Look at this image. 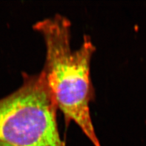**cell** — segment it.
<instances>
[{
	"instance_id": "cell-2",
	"label": "cell",
	"mask_w": 146,
	"mask_h": 146,
	"mask_svg": "<svg viewBox=\"0 0 146 146\" xmlns=\"http://www.w3.org/2000/svg\"><path fill=\"white\" fill-rule=\"evenodd\" d=\"M57 105L44 75L23 74L21 85L0 99V143L12 146H65Z\"/></svg>"
},
{
	"instance_id": "cell-3",
	"label": "cell",
	"mask_w": 146,
	"mask_h": 146,
	"mask_svg": "<svg viewBox=\"0 0 146 146\" xmlns=\"http://www.w3.org/2000/svg\"><path fill=\"white\" fill-rule=\"evenodd\" d=\"M0 146H12L9 144H7L6 143H0Z\"/></svg>"
},
{
	"instance_id": "cell-1",
	"label": "cell",
	"mask_w": 146,
	"mask_h": 146,
	"mask_svg": "<svg viewBox=\"0 0 146 146\" xmlns=\"http://www.w3.org/2000/svg\"><path fill=\"white\" fill-rule=\"evenodd\" d=\"M71 26L70 20L60 14L34 24V29L42 36L46 47L42 72L67 124L74 122L94 146H101L90 110L93 95L90 65L96 47L90 36L85 35L80 46L73 50Z\"/></svg>"
}]
</instances>
